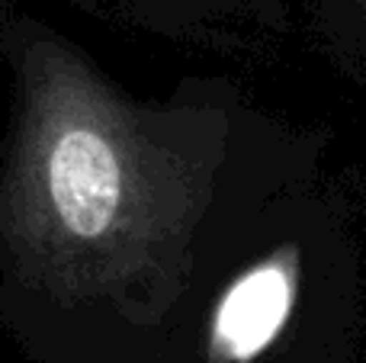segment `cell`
Wrapping results in <instances>:
<instances>
[{
	"mask_svg": "<svg viewBox=\"0 0 366 363\" xmlns=\"http://www.w3.org/2000/svg\"><path fill=\"white\" fill-rule=\"evenodd\" d=\"M199 174L152 113L55 42L19 64L0 235L29 283L68 299L148 302L171 280Z\"/></svg>",
	"mask_w": 366,
	"mask_h": 363,
	"instance_id": "obj_1",
	"label": "cell"
},
{
	"mask_svg": "<svg viewBox=\"0 0 366 363\" xmlns=\"http://www.w3.org/2000/svg\"><path fill=\"white\" fill-rule=\"evenodd\" d=\"M292 306V277L286 264L267 261L232 283L212 322V354L222 360H251L277 338Z\"/></svg>",
	"mask_w": 366,
	"mask_h": 363,
	"instance_id": "obj_2",
	"label": "cell"
}]
</instances>
